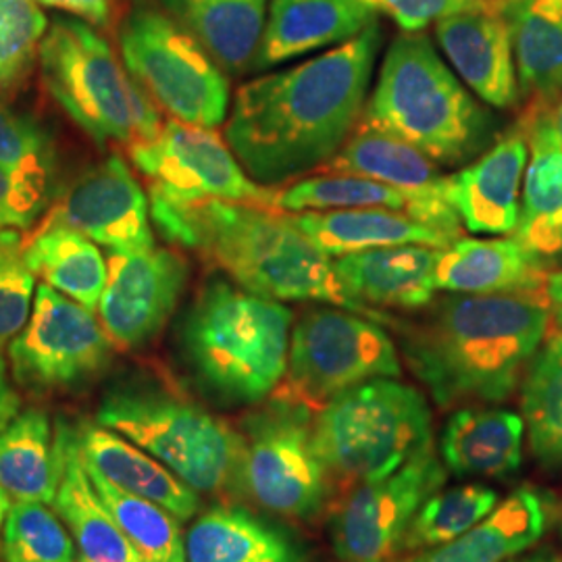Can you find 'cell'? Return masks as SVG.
I'll return each instance as SVG.
<instances>
[{"label":"cell","instance_id":"obj_1","mask_svg":"<svg viewBox=\"0 0 562 562\" xmlns=\"http://www.w3.org/2000/svg\"><path fill=\"white\" fill-rule=\"evenodd\" d=\"M382 25L285 71L246 81L223 138L246 173L278 190L323 169L361 125Z\"/></svg>","mask_w":562,"mask_h":562},{"label":"cell","instance_id":"obj_2","mask_svg":"<svg viewBox=\"0 0 562 562\" xmlns=\"http://www.w3.org/2000/svg\"><path fill=\"white\" fill-rule=\"evenodd\" d=\"M546 290L450 294L402 325L404 362L440 408L510 398L550 325Z\"/></svg>","mask_w":562,"mask_h":562},{"label":"cell","instance_id":"obj_3","mask_svg":"<svg viewBox=\"0 0 562 562\" xmlns=\"http://www.w3.org/2000/svg\"><path fill=\"white\" fill-rule=\"evenodd\" d=\"M148 201L153 227L165 240L199 255L244 290L278 302L336 304L382 325L392 323L341 288L331 259L288 213L255 202Z\"/></svg>","mask_w":562,"mask_h":562},{"label":"cell","instance_id":"obj_4","mask_svg":"<svg viewBox=\"0 0 562 562\" xmlns=\"http://www.w3.org/2000/svg\"><path fill=\"white\" fill-rule=\"evenodd\" d=\"M294 313L213 276L181 313L176 355L206 401L241 408L267 401L288 371Z\"/></svg>","mask_w":562,"mask_h":562},{"label":"cell","instance_id":"obj_5","mask_svg":"<svg viewBox=\"0 0 562 562\" xmlns=\"http://www.w3.org/2000/svg\"><path fill=\"white\" fill-rule=\"evenodd\" d=\"M361 125L408 142L443 167L477 159L494 134V117L423 32H404L387 46Z\"/></svg>","mask_w":562,"mask_h":562},{"label":"cell","instance_id":"obj_6","mask_svg":"<svg viewBox=\"0 0 562 562\" xmlns=\"http://www.w3.org/2000/svg\"><path fill=\"white\" fill-rule=\"evenodd\" d=\"M97 423L140 446L199 494L240 496V431L155 375L113 378Z\"/></svg>","mask_w":562,"mask_h":562},{"label":"cell","instance_id":"obj_7","mask_svg":"<svg viewBox=\"0 0 562 562\" xmlns=\"http://www.w3.org/2000/svg\"><path fill=\"white\" fill-rule=\"evenodd\" d=\"M41 76L53 101L97 144L127 148L159 136L161 109L94 25L55 18L41 44Z\"/></svg>","mask_w":562,"mask_h":562},{"label":"cell","instance_id":"obj_8","mask_svg":"<svg viewBox=\"0 0 562 562\" xmlns=\"http://www.w3.org/2000/svg\"><path fill=\"white\" fill-rule=\"evenodd\" d=\"M434 442L431 408L422 390L380 378L327 402L315 417V443L329 480L375 482Z\"/></svg>","mask_w":562,"mask_h":562},{"label":"cell","instance_id":"obj_9","mask_svg":"<svg viewBox=\"0 0 562 562\" xmlns=\"http://www.w3.org/2000/svg\"><path fill=\"white\" fill-rule=\"evenodd\" d=\"M121 60L171 120L217 130L229 113V80L161 2L132 0L117 30Z\"/></svg>","mask_w":562,"mask_h":562},{"label":"cell","instance_id":"obj_10","mask_svg":"<svg viewBox=\"0 0 562 562\" xmlns=\"http://www.w3.org/2000/svg\"><path fill=\"white\" fill-rule=\"evenodd\" d=\"M313 408L278 390L240 423V496L292 521L325 506L329 473L315 443Z\"/></svg>","mask_w":562,"mask_h":562},{"label":"cell","instance_id":"obj_11","mask_svg":"<svg viewBox=\"0 0 562 562\" xmlns=\"http://www.w3.org/2000/svg\"><path fill=\"white\" fill-rule=\"evenodd\" d=\"M401 375L398 348L382 323L323 304L306 308L292 325L281 390L317 413L355 385Z\"/></svg>","mask_w":562,"mask_h":562},{"label":"cell","instance_id":"obj_12","mask_svg":"<svg viewBox=\"0 0 562 562\" xmlns=\"http://www.w3.org/2000/svg\"><path fill=\"white\" fill-rule=\"evenodd\" d=\"M7 355L11 378L21 390L36 396L74 394L111 369L115 341L94 311L42 281L30 322L11 340Z\"/></svg>","mask_w":562,"mask_h":562},{"label":"cell","instance_id":"obj_13","mask_svg":"<svg viewBox=\"0 0 562 562\" xmlns=\"http://www.w3.org/2000/svg\"><path fill=\"white\" fill-rule=\"evenodd\" d=\"M130 159L148 181L150 199L173 204L273 202L276 190L252 180L225 138L209 127L167 120L157 138L130 148Z\"/></svg>","mask_w":562,"mask_h":562},{"label":"cell","instance_id":"obj_14","mask_svg":"<svg viewBox=\"0 0 562 562\" xmlns=\"http://www.w3.org/2000/svg\"><path fill=\"white\" fill-rule=\"evenodd\" d=\"M446 477L436 442H429L392 475L350 490L329 521L336 557L340 562L396 561L408 525Z\"/></svg>","mask_w":562,"mask_h":562},{"label":"cell","instance_id":"obj_15","mask_svg":"<svg viewBox=\"0 0 562 562\" xmlns=\"http://www.w3.org/2000/svg\"><path fill=\"white\" fill-rule=\"evenodd\" d=\"M71 227L109 252L130 255L155 244L150 201L132 167L121 155H111L81 171L36 227Z\"/></svg>","mask_w":562,"mask_h":562},{"label":"cell","instance_id":"obj_16","mask_svg":"<svg viewBox=\"0 0 562 562\" xmlns=\"http://www.w3.org/2000/svg\"><path fill=\"white\" fill-rule=\"evenodd\" d=\"M188 278L190 265L173 248L109 252L99 315L115 346L138 350L155 340L178 311Z\"/></svg>","mask_w":562,"mask_h":562},{"label":"cell","instance_id":"obj_17","mask_svg":"<svg viewBox=\"0 0 562 562\" xmlns=\"http://www.w3.org/2000/svg\"><path fill=\"white\" fill-rule=\"evenodd\" d=\"M323 169L327 173H350L385 183L404 194V213L411 220L440 232L452 241L461 238V220L446 196L448 178L442 176L438 162L408 142L359 125L340 153Z\"/></svg>","mask_w":562,"mask_h":562},{"label":"cell","instance_id":"obj_18","mask_svg":"<svg viewBox=\"0 0 562 562\" xmlns=\"http://www.w3.org/2000/svg\"><path fill=\"white\" fill-rule=\"evenodd\" d=\"M529 142L525 125L504 134L477 159L446 181V196L471 234H513L519 222V196Z\"/></svg>","mask_w":562,"mask_h":562},{"label":"cell","instance_id":"obj_19","mask_svg":"<svg viewBox=\"0 0 562 562\" xmlns=\"http://www.w3.org/2000/svg\"><path fill=\"white\" fill-rule=\"evenodd\" d=\"M443 57L483 102L510 109L521 99L510 34L494 2L436 23Z\"/></svg>","mask_w":562,"mask_h":562},{"label":"cell","instance_id":"obj_20","mask_svg":"<svg viewBox=\"0 0 562 562\" xmlns=\"http://www.w3.org/2000/svg\"><path fill=\"white\" fill-rule=\"evenodd\" d=\"M442 248L425 244L383 246L331 259L341 288L367 308L429 306L438 292Z\"/></svg>","mask_w":562,"mask_h":562},{"label":"cell","instance_id":"obj_21","mask_svg":"<svg viewBox=\"0 0 562 562\" xmlns=\"http://www.w3.org/2000/svg\"><path fill=\"white\" fill-rule=\"evenodd\" d=\"M380 15L359 0H271L252 71L357 38Z\"/></svg>","mask_w":562,"mask_h":562},{"label":"cell","instance_id":"obj_22","mask_svg":"<svg viewBox=\"0 0 562 562\" xmlns=\"http://www.w3.org/2000/svg\"><path fill=\"white\" fill-rule=\"evenodd\" d=\"M76 434L83 464L123 492L159 504L180 521H190L201 510V494L194 487L117 431L81 419Z\"/></svg>","mask_w":562,"mask_h":562},{"label":"cell","instance_id":"obj_23","mask_svg":"<svg viewBox=\"0 0 562 562\" xmlns=\"http://www.w3.org/2000/svg\"><path fill=\"white\" fill-rule=\"evenodd\" d=\"M529 142L515 238L540 261L562 257V144L548 111L527 109L521 120Z\"/></svg>","mask_w":562,"mask_h":562},{"label":"cell","instance_id":"obj_24","mask_svg":"<svg viewBox=\"0 0 562 562\" xmlns=\"http://www.w3.org/2000/svg\"><path fill=\"white\" fill-rule=\"evenodd\" d=\"M55 434L59 442L60 482L53 506L76 542L78 562H144L90 482L81 461L76 425L59 419Z\"/></svg>","mask_w":562,"mask_h":562},{"label":"cell","instance_id":"obj_25","mask_svg":"<svg viewBox=\"0 0 562 562\" xmlns=\"http://www.w3.org/2000/svg\"><path fill=\"white\" fill-rule=\"evenodd\" d=\"M552 519V498L536 487L515 490L461 538L394 562H506L540 542Z\"/></svg>","mask_w":562,"mask_h":562},{"label":"cell","instance_id":"obj_26","mask_svg":"<svg viewBox=\"0 0 562 562\" xmlns=\"http://www.w3.org/2000/svg\"><path fill=\"white\" fill-rule=\"evenodd\" d=\"M546 262L517 238H459L442 248L438 290L450 294H503L546 290Z\"/></svg>","mask_w":562,"mask_h":562},{"label":"cell","instance_id":"obj_27","mask_svg":"<svg viewBox=\"0 0 562 562\" xmlns=\"http://www.w3.org/2000/svg\"><path fill=\"white\" fill-rule=\"evenodd\" d=\"M510 34L521 97L550 111L562 94V0H494Z\"/></svg>","mask_w":562,"mask_h":562},{"label":"cell","instance_id":"obj_28","mask_svg":"<svg viewBox=\"0 0 562 562\" xmlns=\"http://www.w3.org/2000/svg\"><path fill=\"white\" fill-rule=\"evenodd\" d=\"M525 423L503 408L464 406L446 425L440 459L454 477H506L522 461Z\"/></svg>","mask_w":562,"mask_h":562},{"label":"cell","instance_id":"obj_29","mask_svg":"<svg viewBox=\"0 0 562 562\" xmlns=\"http://www.w3.org/2000/svg\"><path fill=\"white\" fill-rule=\"evenodd\" d=\"M188 562H306L302 543L241 506H215L186 533Z\"/></svg>","mask_w":562,"mask_h":562},{"label":"cell","instance_id":"obj_30","mask_svg":"<svg viewBox=\"0 0 562 562\" xmlns=\"http://www.w3.org/2000/svg\"><path fill=\"white\" fill-rule=\"evenodd\" d=\"M290 217L302 234L329 259L383 246L425 244L434 248H448L452 244L440 232L394 209L308 211L292 213Z\"/></svg>","mask_w":562,"mask_h":562},{"label":"cell","instance_id":"obj_31","mask_svg":"<svg viewBox=\"0 0 562 562\" xmlns=\"http://www.w3.org/2000/svg\"><path fill=\"white\" fill-rule=\"evenodd\" d=\"M225 74L252 69L269 0H159Z\"/></svg>","mask_w":562,"mask_h":562},{"label":"cell","instance_id":"obj_32","mask_svg":"<svg viewBox=\"0 0 562 562\" xmlns=\"http://www.w3.org/2000/svg\"><path fill=\"white\" fill-rule=\"evenodd\" d=\"M59 482L57 434L48 413L30 406L0 429V487L15 503L53 504Z\"/></svg>","mask_w":562,"mask_h":562},{"label":"cell","instance_id":"obj_33","mask_svg":"<svg viewBox=\"0 0 562 562\" xmlns=\"http://www.w3.org/2000/svg\"><path fill=\"white\" fill-rule=\"evenodd\" d=\"M23 255L44 283L90 311L99 308L109 280V261L97 241L71 227H34Z\"/></svg>","mask_w":562,"mask_h":562},{"label":"cell","instance_id":"obj_34","mask_svg":"<svg viewBox=\"0 0 562 562\" xmlns=\"http://www.w3.org/2000/svg\"><path fill=\"white\" fill-rule=\"evenodd\" d=\"M521 406L533 457L546 467H562V327L543 338L529 362Z\"/></svg>","mask_w":562,"mask_h":562},{"label":"cell","instance_id":"obj_35","mask_svg":"<svg viewBox=\"0 0 562 562\" xmlns=\"http://www.w3.org/2000/svg\"><path fill=\"white\" fill-rule=\"evenodd\" d=\"M86 471L102 503L120 525L125 538L140 552L144 562H188L186 538L178 517L159 504L123 492L94 469L86 467Z\"/></svg>","mask_w":562,"mask_h":562},{"label":"cell","instance_id":"obj_36","mask_svg":"<svg viewBox=\"0 0 562 562\" xmlns=\"http://www.w3.org/2000/svg\"><path fill=\"white\" fill-rule=\"evenodd\" d=\"M498 506V492L482 483H464L436 492L425 501L402 538V552H422L452 542L482 522Z\"/></svg>","mask_w":562,"mask_h":562},{"label":"cell","instance_id":"obj_37","mask_svg":"<svg viewBox=\"0 0 562 562\" xmlns=\"http://www.w3.org/2000/svg\"><path fill=\"white\" fill-rule=\"evenodd\" d=\"M271 206L283 213L344 209H394L404 213L406 199L380 181L350 173H325L281 186L273 192Z\"/></svg>","mask_w":562,"mask_h":562},{"label":"cell","instance_id":"obj_38","mask_svg":"<svg viewBox=\"0 0 562 562\" xmlns=\"http://www.w3.org/2000/svg\"><path fill=\"white\" fill-rule=\"evenodd\" d=\"M4 562H78L76 542L48 504L15 503L2 529Z\"/></svg>","mask_w":562,"mask_h":562},{"label":"cell","instance_id":"obj_39","mask_svg":"<svg viewBox=\"0 0 562 562\" xmlns=\"http://www.w3.org/2000/svg\"><path fill=\"white\" fill-rule=\"evenodd\" d=\"M57 165V146L44 123L0 101V167L53 192Z\"/></svg>","mask_w":562,"mask_h":562},{"label":"cell","instance_id":"obj_40","mask_svg":"<svg viewBox=\"0 0 562 562\" xmlns=\"http://www.w3.org/2000/svg\"><path fill=\"white\" fill-rule=\"evenodd\" d=\"M48 25L36 0H0V94L30 74Z\"/></svg>","mask_w":562,"mask_h":562},{"label":"cell","instance_id":"obj_41","mask_svg":"<svg viewBox=\"0 0 562 562\" xmlns=\"http://www.w3.org/2000/svg\"><path fill=\"white\" fill-rule=\"evenodd\" d=\"M25 240L18 229L0 232V357L30 322L36 276L23 255Z\"/></svg>","mask_w":562,"mask_h":562},{"label":"cell","instance_id":"obj_42","mask_svg":"<svg viewBox=\"0 0 562 562\" xmlns=\"http://www.w3.org/2000/svg\"><path fill=\"white\" fill-rule=\"evenodd\" d=\"M378 15L383 13L396 25H401L402 32L419 34L429 23H438L443 18L475 11L490 7L494 0H359Z\"/></svg>","mask_w":562,"mask_h":562},{"label":"cell","instance_id":"obj_43","mask_svg":"<svg viewBox=\"0 0 562 562\" xmlns=\"http://www.w3.org/2000/svg\"><path fill=\"white\" fill-rule=\"evenodd\" d=\"M50 202L53 192L48 188L0 167V232L34 227Z\"/></svg>","mask_w":562,"mask_h":562},{"label":"cell","instance_id":"obj_44","mask_svg":"<svg viewBox=\"0 0 562 562\" xmlns=\"http://www.w3.org/2000/svg\"><path fill=\"white\" fill-rule=\"evenodd\" d=\"M42 7L59 9L94 27H104L113 20L115 0H36Z\"/></svg>","mask_w":562,"mask_h":562},{"label":"cell","instance_id":"obj_45","mask_svg":"<svg viewBox=\"0 0 562 562\" xmlns=\"http://www.w3.org/2000/svg\"><path fill=\"white\" fill-rule=\"evenodd\" d=\"M11 380L13 378H9L7 362L0 357V429L20 415L21 398Z\"/></svg>","mask_w":562,"mask_h":562},{"label":"cell","instance_id":"obj_46","mask_svg":"<svg viewBox=\"0 0 562 562\" xmlns=\"http://www.w3.org/2000/svg\"><path fill=\"white\" fill-rule=\"evenodd\" d=\"M546 296H548V302H550V311H552L554 319L562 327V269L548 273Z\"/></svg>","mask_w":562,"mask_h":562},{"label":"cell","instance_id":"obj_47","mask_svg":"<svg viewBox=\"0 0 562 562\" xmlns=\"http://www.w3.org/2000/svg\"><path fill=\"white\" fill-rule=\"evenodd\" d=\"M548 117H550V123H552V127H554L557 138H559L562 144V94L557 99V102L550 106Z\"/></svg>","mask_w":562,"mask_h":562},{"label":"cell","instance_id":"obj_48","mask_svg":"<svg viewBox=\"0 0 562 562\" xmlns=\"http://www.w3.org/2000/svg\"><path fill=\"white\" fill-rule=\"evenodd\" d=\"M9 510H11V496L0 487V554H2V529H4Z\"/></svg>","mask_w":562,"mask_h":562},{"label":"cell","instance_id":"obj_49","mask_svg":"<svg viewBox=\"0 0 562 562\" xmlns=\"http://www.w3.org/2000/svg\"><path fill=\"white\" fill-rule=\"evenodd\" d=\"M506 562H562V559L559 554L550 552V550H543V552H538V554H529V557H522V559H510V561Z\"/></svg>","mask_w":562,"mask_h":562}]
</instances>
